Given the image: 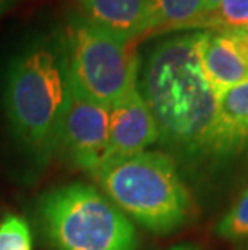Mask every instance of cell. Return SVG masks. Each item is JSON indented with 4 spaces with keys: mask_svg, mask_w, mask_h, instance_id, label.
<instances>
[{
    "mask_svg": "<svg viewBox=\"0 0 248 250\" xmlns=\"http://www.w3.org/2000/svg\"><path fill=\"white\" fill-rule=\"evenodd\" d=\"M198 33L163 39L140 62L137 89L166 148L187 162L218 160V95L198 57Z\"/></svg>",
    "mask_w": 248,
    "mask_h": 250,
    "instance_id": "1",
    "label": "cell"
},
{
    "mask_svg": "<svg viewBox=\"0 0 248 250\" xmlns=\"http://www.w3.org/2000/svg\"><path fill=\"white\" fill-rule=\"evenodd\" d=\"M71 83L61 36L40 39L8 63L3 108L12 132L36 162L47 163L58 150V132Z\"/></svg>",
    "mask_w": 248,
    "mask_h": 250,
    "instance_id": "2",
    "label": "cell"
},
{
    "mask_svg": "<svg viewBox=\"0 0 248 250\" xmlns=\"http://www.w3.org/2000/svg\"><path fill=\"white\" fill-rule=\"evenodd\" d=\"M94 178L126 216L152 232H172L193 215L192 195L177 163L165 152L144 150L107 163Z\"/></svg>",
    "mask_w": 248,
    "mask_h": 250,
    "instance_id": "3",
    "label": "cell"
},
{
    "mask_svg": "<svg viewBox=\"0 0 248 250\" xmlns=\"http://www.w3.org/2000/svg\"><path fill=\"white\" fill-rule=\"evenodd\" d=\"M40 215L55 250H135L131 220L97 188L73 183L40 202Z\"/></svg>",
    "mask_w": 248,
    "mask_h": 250,
    "instance_id": "4",
    "label": "cell"
},
{
    "mask_svg": "<svg viewBox=\"0 0 248 250\" xmlns=\"http://www.w3.org/2000/svg\"><path fill=\"white\" fill-rule=\"evenodd\" d=\"M61 39L71 87L79 95L110 108L137 87L135 42L118 39L77 12L68 17Z\"/></svg>",
    "mask_w": 248,
    "mask_h": 250,
    "instance_id": "5",
    "label": "cell"
},
{
    "mask_svg": "<svg viewBox=\"0 0 248 250\" xmlns=\"http://www.w3.org/2000/svg\"><path fill=\"white\" fill-rule=\"evenodd\" d=\"M110 108L79 95L71 87L63 113L58 150L75 167L95 176L108 146Z\"/></svg>",
    "mask_w": 248,
    "mask_h": 250,
    "instance_id": "6",
    "label": "cell"
},
{
    "mask_svg": "<svg viewBox=\"0 0 248 250\" xmlns=\"http://www.w3.org/2000/svg\"><path fill=\"white\" fill-rule=\"evenodd\" d=\"M197 49L205 76L218 97L228 89L248 81L245 31H200Z\"/></svg>",
    "mask_w": 248,
    "mask_h": 250,
    "instance_id": "7",
    "label": "cell"
},
{
    "mask_svg": "<svg viewBox=\"0 0 248 250\" xmlns=\"http://www.w3.org/2000/svg\"><path fill=\"white\" fill-rule=\"evenodd\" d=\"M158 139L160 134L155 120L135 87L110 107L108 146L102 167L144 152Z\"/></svg>",
    "mask_w": 248,
    "mask_h": 250,
    "instance_id": "8",
    "label": "cell"
},
{
    "mask_svg": "<svg viewBox=\"0 0 248 250\" xmlns=\"http://www.w3.org/2000/svg\"><path fill=\"white\" fill-rule=\"evenodd\" d=\"M77 13L121 41L135 42L153 33L145 0H75Z\"/></svg>",
    "mask_w": 248,
    "mask_h": 250,
    "instance_id": "9",
    "label": "cell"
},
{
    "mask_svg": "<svg viewBox=\"0 0 248 250\" xmlns=\"http://www.w3.org/2000/svg\"><path fill=\"white\" fill-rule=\"evenodd\" d=\"M248 152V81L218 97V162Z\"/></svg>",
    "mask_w": 248,
    "mask_h": 250,
    "instance_id": "10",
    "label": "cell"
},
{
    "mask_svg": "<svg viewBox=\"0 0 248 250\" xmlns=\"http://www.w3.org/2000/svg\"><path fill=\"white\" fill-rule=\"evenodd\" d=\"M155 29L203 28L207 18L203 0H145Z\"/></svg>",
    "mask_w": 248,
    "mask_h": 250,
    "instance_id": "11",
    "label": "cell"
},
{
    "mask_svg": "<svg viewBox=\"0 0 248 250\" xmlns=\"http://www.w3.org/2000/svg\"><path fill=\"white\" fill-rule=\"evenodd\" d=\"M216 234L229 242H242L248 239V188L242 190L219 220Z\"/></svg>",
    "mask_w": 248,
    "mask_h": 250,
    "instance_id": "12",
    "label": "cell"
},
{
    "mask_svg": "<svg viewBox=\"0 0 248 250\" xmlns=\"http://www.w3.org/2000/svg\"><path fill=\"white\" fill-rule=\"evenodd\" d=\"M207 29H248V0H223L216 12L208 15L203 21Z\"/></svg>",
    "mask_w": 248,
    "mask_h": 250,
    "instance_id": "13",
    "label": "cell"
},
{
    "mask_svg": "<svg viewBox=\"0 0 248 250\" xmlns=\"http://www.w3.org/2000/svg\"><path fill=\"white\" fill-rule=\"evenodd\" d=\"M0 250H33V236L23 218L8 215L0 223Z\"/></svg>",
    "mask_w": 248,
    "mask_h": 250,
    "instance_id": "14",
    "label": "cell"
},
{
    "mask_svg": "<svg viewBox=\"0 0 248 250\" xmlns=\"http://www.w3.org/2000/svg\"><path fill=\"white\" fill-rule=\"evenodd\" d=\"M203 2H205V10H207V17H208V15L216 12V8L219 7V3L223 2V0H203Z\"/></svg>",
    "mask_w": 248,
    "mask_h": 250,
    "instance_id": "15",
    "label": "cell"
},
{
    "mask_svg": "<svg viewBox=\"0 0 248 250\" xmlns=\"http://www.w3.org/2000/svg\"><path fill=\"white\" fill-rule=\"evenodd\" d=\"M168 250H200V247L193 246V244H179V246H174Z\"/></svg>",
    "mask_w": 248,
    "mask_h": 250,
    "instance_id": "16",
    "label": "cell"
},
{
    "mask_svg": "<svg viewBox=\"0 0 248 250\" xmlns=\"http://www.w3.org/2000/svg\"><path fill=\"white\" fill-rule=\"evenodd\" d=\"M10 2H12V0H0V13H2L3 10L8 7V3H10Z\"/></svg>",
    "mask_w": 248,
    "mask_h": 250,
    "instance_id": "17",
    "label": "cell"
},
{
    "mask_svg": "<svg viewBox=\"0 0 248 250\" xmlns=\"http://www.w3.org/2000/svg\"><path fill=\"white\" fill-rule=\"evenodd\" d=\"M245 34H247V39H248V29L245 31Z\"/></svg>",
    "mask_w": 248,
    "mask_h": 250,
    "instance_id": "18",
    "label": "cell"
}]
</instances>
